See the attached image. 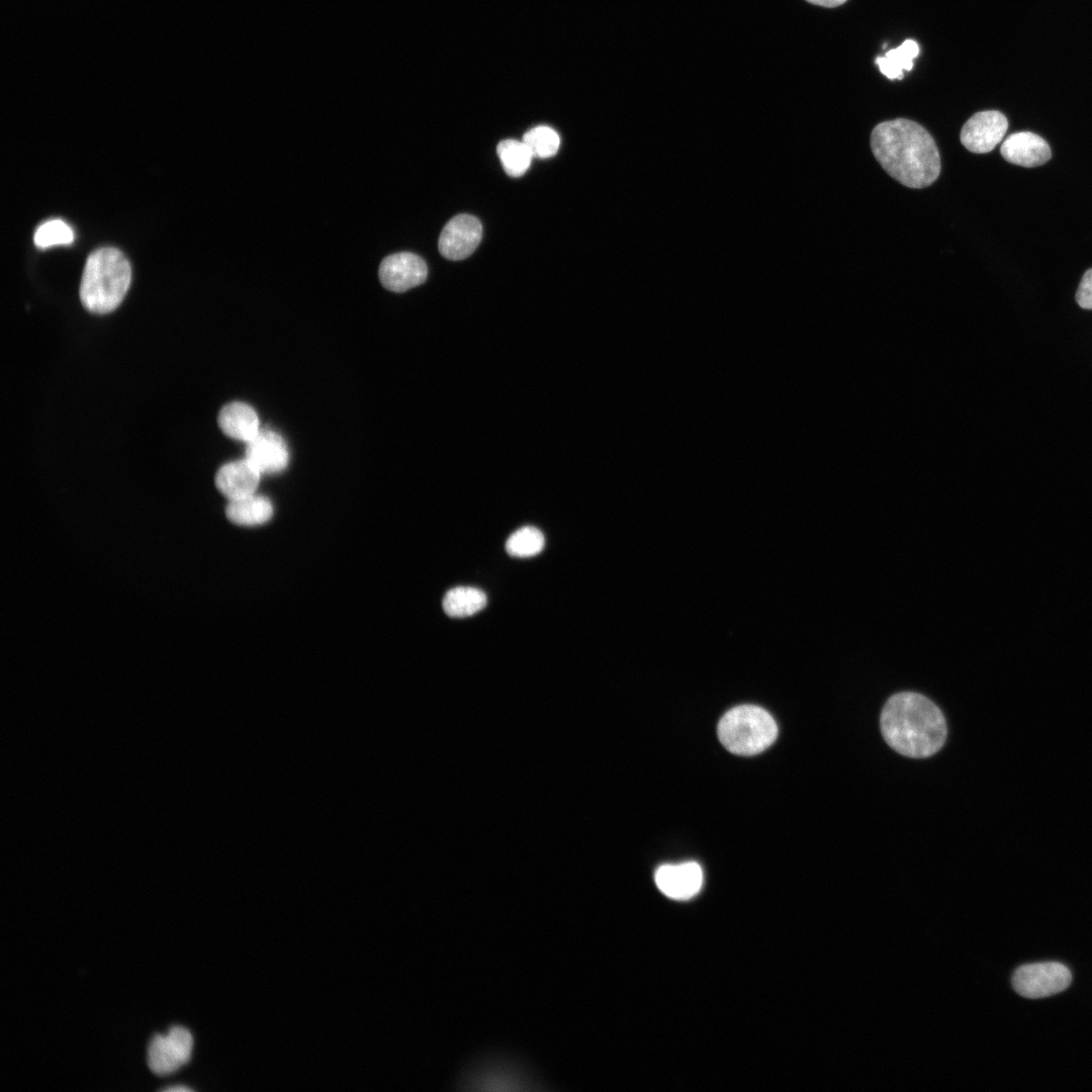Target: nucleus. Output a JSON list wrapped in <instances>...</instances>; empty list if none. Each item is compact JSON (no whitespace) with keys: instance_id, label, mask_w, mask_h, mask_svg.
I'll return each mask as SVG.
<instances>
[{"instance_id":"obj_11","label":"nucleus","mask_w":1092,"mask_h":1092,"mask_svg":"<svg viewBox=\"0 0 1092 1092\" xmlns=\"http://www.w3.org/2000/svg\"><path fill=\"white\" fill-rule=\"evenodd\" d=\"M655 884L667 897L687 900L697 895L703 885V871L695 861L663 864L655 872Z\"/></svg>"},{"instance_id":"obj_19","label":"nucleus","mask_w":1092,"mask_h":1092,"mask_svg":"<svg viewBox=\"0 0 1092 1092\" xmlns=\"http://www.w3.org/2000/svg\"><path fill=\"white\" fill-rule=\"evenodd\" d=\"M542 532L532 526H525L514 532L506 542V551L514 557H531L544 548Z\"/></svg>"},{"instance_id":"obj_16","label":"nucleus","mask_w":1092,"mask_h":1092,"mask_svg":"<svg viewBox=\"0 0 1092 1092\" xmlns=\"http://www.w3.org/2000/svg\"><path fill=\"white\" fill-rule=\"evenodd\" d=\"M486 606V595L472 586H457L449 589L443 598L444 612L451 618L472 616Z\"/></svg>"},{"instance_id":"obj_22","label":"nucleus","mask_w":1092,"mask_h":1092,"mask_svg":"<svg viewBox=\"0 0 1092 1092\" xmlns=\"http://www.w3.org/2000/svg\"><path fill=\"white\" fill-rule=\"evenodd\" d=\"M1076 301L1082 308L1092 309V268L1082 276L1076 292Z\"/></svg>"},{"instance_id":"obj_3","label":"nucleus","mask_w":1092,"mask_h":1092,"mask_svg":"<svg viewBox=\"0 0 1092 1092\" xmlns=\"http://www.w3.org/2000/svg\"><path fill=\"white\" fill-rule=\"evenodd\" d=\"M130 281V264L119 250L111 247L95 250L83 270L81 302L90 312L108 313L120 304Z\"/></svg>"},{"instance_id":"obj_1","label":"nucleus","mask_w":1092,"mask_h":1092,"mask_svg":"<svg viewBox=\"0 0 1092 1092\" xmlns=\"http://www.w3.org/2000/svg\"><path fill=\"white\" fill-rule=\"evenodd\" d=\"M871 148L884 170L909 188L927 187L940 174L936 144L915 121L897 118L879 123L872 131Z\"/></svg>"},{"instance_id":"obj_21","label":"nucleus","mask_w":1092,"mask_h":1092,"mask_svg":"<svg viewBox=\"0 0 1092 1092\" xmlns=\"http://www.w3.org/2000/svg\"><path fill=\"white\" fill-rule=\"evenodd\" d=\"M33 241L39 249L69 245L74 241V232L64 220L52 219L41 223L36 229Z\"/></svg>"},{"instance_id":"obj_7","label":"nucleus","mask_w":1092,"mask_h":1092,"mask_svg":"<svg viewBox=\"0 0 1092 1092\" xmlns=\"http://www.w3.org/2000/svg\"><path fill=\"white\" fill-rule=\"evenodd\" d=\"M1007 128L1008 120L1002 112H977L963 125L961 143L972 153H989L1002 141Z\"/></svg>"},{"instance_id":"obj_8","label":"nucleus","mask_w":1092,"mask_h":1092,"mask_svg":"<svg viewBox=\"0 0 1092 1092\" xmlns=\"http://www.w3.org/2000/svg\"><path fill=\"white\" fill-rule=\"evenodd\" d=\"M482 237L479 219L470 214H459L443 228L439 238V251L449 260L458 261L470 256Z\"/></svg>"},{"instance_id":"obj_2","label":"nucleus","mask_w":1092,"mask_h":1092,"mask_svg":"<svg viewBox=\"0 0 1092 1092\" xmlns=\"http://www.w3.org/2000/svg\"><path fill=\"white\" fill-rule=\"evenodd\" d=\"M881 731L895 751L924 758L937 752L946 738L940 710L926 697L903 692L892 696L881 714Z\"/></svg>"},{"instance_id":"obj_5","label":"nucleus","mask_w":1092,"mask_h":1092,"mask_svg":"<svg viewBox=\"0 0 1092 1092\" xmlns=\"http://www.w3.org/2000/svg\"><path fill=\"white\" fill-rule=\"evenodd\" d=\"M1072 982L1070 970L1058 962L1023 965L1012 976L1017 994L1028 999L1050 997L1066 990Z\"/></svg>"},{"instance_id":"obj_23","label":"nucleus","mask_w":1092,"mask_h":1092,"mask_svg":"<svg viewBox=\"0 0 1092 1092\" xmlns=\"http://www.w3.org/2000/svg\"><path fill=\"white\" fill-rule=\"evenodd\" d=\"M809 3L823 6V7H836L843 4L846 0H806Z\"/></svg>"},{"instance_id":"obj_12","label":"nucleus","mask_w":1092,"mask_h":1092,"mask_svg":"<svg viewBox=\"0 0 1092 1092\" xmlns=\"http://www.w3.org/2000/svg\"><path fill=\"white\" fill-rule=\"evenodd\" d=\"M261 475L244 458L223 464L216 472L215 485L229 500H235L256 493Z\"/></svg>"},{"instance_id":"obj_4","label":"nucleus","mask_w":1092,"mask_h":1092,"mask_svg":"<svg viewBox=\"0 0 1092 1092\" xmlns=\"http://www.w3.org/2000/svg\"><path fill=\"white\" fill-rule=\"evenodd\" d=\"M778 727L771 715L754 705L737 706L726 712L718 724V737L730 752L754 755L766 749L777 738Z\"/></svg>"},{"instance_id":"obj_17","label":"nucleus","mask_w":1092,"mask_h":1092,"mask_svg":"<svg viewBox=\"0 0 1092 1092\" xmlns=\"http://www.w3.org/2000/svg\"><path fill=\"white\" fill-rule=\"evenodd\" d=\"M919 54V47L913 39H906L900 47L890 50L885 57H878L876 64L882 74L889 79H902L903 71L913 68V60Z\"/></svg>"},{"instance_id":"obj_10","label":"nucleus","mask_w":1092,"mask_h":1092,"mask_svg":"<svg viewBox=\"0 0 1092 1092\" xmlns=\"http://www.w3.org/2000/svg\"><path fill=\"white\" fill-rule=\"evenodd\" d=\"M261 474L283 471L289 462L284 439L272 430H261L247 443L245 457Z\"/></svg>"},{"instance_id":"obj_13","label":"nucleus","mask_w":1092,"mask_h":1092,"mask_svg":"<svg viewBox=\"0 0 1092 1092\" xmlns=\"http://www.w3.org/2000/svg\"><path fill=\"white\" fill-rule=\"evenodd\" d=\"M1000 152L1006 161L1022 167L1040 166L1052 156L1046 141L1030 131L1010 134L1003 142Z\"/></svg>"},{"instance_id":"obj_9","label":"nucleus","mask_w":1092,"mask_h":1092,"mask_svg":"<svg viewBox=\"0 0 1092 1092\" xmlns=\"http://www.w3.org/2000/svg\"><path fill=\"white\" fill-rule=\"evenodd\" d=\"M378 274L383 287L390 291L403 292L424 283L428 267L420 256L400 252L385 257L380 263Z\"/></svg>"},{"instance_id":"obj_24","label":"nucleus","mask_w":1092,"mask_h":1092,"mask_svg":"<svg viewBox=\"0 0 1092 1092\" xmlns=\"http://www.w3.org/2000/svg\"><path fill=\"white\" fill-rule=\"evenodd\" d=\"M164 1091H168V1092H172V1091H191V1089L186 1087V1086H173V1087H168V1088L164 1089Z\"/></svg>"},{"instance_id":"obj_18","label":"nucleus","mask_w":1092,"mask_h":1092,"mask_svg":"<svg viewBox=\"0 0 1092 1092\" xmlns=\"http://www.w3.org/2000/svg\"><path fill=\"white\" fill-rule=\"evenodd\" d=\"M496 153L506 173L512 177L524 175L534 158L523 141L512 139L502 141L497 145Z\"/></svg>"},{"instance_id":"obj_14","label":"nucleus","mask_w":1092,"mask_h":1092,"mask_svg":"<svg viewBox=\"0 0 1092 1092\" xmlns=\"http://www.w3.org/2000/svg\"><path fill=\"white\" fill-rule=\"evenodd\" d=\"M217 422L228 437L246 444L261 431L257 413L242 401L225 404L218 414Z\"/></svg>"},{"instance_id":"obj_6","label":"nucleus","mask_w":1092,"mask_h":1092,"mask_svg":"<svg viewBox=\"0 0 1092 1092\" xmlns=\"http://www.w3.org/2000/svg\"><path fill=\"white\" fill-rule=\"evenodd\" d=\"M192 1045V1035L183 1026L174 1025L167 1034H155L148 1046L150 1070L158 1076L174 1073L190 1060Z\"/></svg>"},{"instance_id":"obj_15","label":"nucleus","mask_w":1092,"mask_h":1092,"mask_svg":"<svg viewBox=\"0 0 1092 1092\" xmlns=\"http://www.w3.org/2000/svg\"><path fill=\"white\" fill-rule=\"evenodd\" d=\"M271 500L263 495L251 494L239 499L229 500L225 508L226 518L239 526H259L267 523L273 516Z\"/></svg>"},{"instance_id":"obj_20","label":"nucleus","mask_w":1092,"mask_h":1092,"mask_svg":"<svg viewBox=\"0 0 1092 1092\" xmlns=\"http://www.w3.org/2000/svg\"><path fill=\"white\" fill-rule=\"evenodd\" d=\"M523 142L528 146L534 158H550L554 156L560 145L558 133L549 126L540 125L528 130Z\"/></svg>"}]
</instances>
